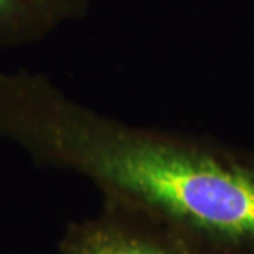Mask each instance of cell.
Here are the masks:
<instances>
[{
  "label": "cell",
  "mask_w": 254,
  "mask_h": 254,
  "mask_svg": "<svg viewBox=\"0 0 254 254\" xmlns=\"http://www.w3.org/2000/svg\"><path fill=\"white\" fill-rule=\"evenodd\" d=\"M0 137L41 167L86 178L196 254H254V158L215 140L130 125L41 73L0 68Z\"/></svg>",
  "instance_id": "cell-1"
},
{
  "label": "cell",
  "mask_w": 254,
  "mask_h": 254,
  "mask_svg": "<svg viewBox=\"0 0 254 254\" xmlns=\"http://www.w3.org/2000/svg\"><path fill=\"white\" fill-rule=\"evenodd\" d=\"M57 254L196 253L144 215L103 200L95 216L66 227Z\"/></svg>",
  "instance_id": "cell-2"
},
{
  "label": "cell",
  "mask_w": 254,
  "mask_h": 254,
  "mask_svg": "<svg viewBox=\"0 0 254 254\" xmlns=\"http://www.w3.org/2000/svg\"><path fill=\"white\" fill-rule=\"evenodd\" d=\"M88 9L89 0H0V51L40 41Z\"/></svg>",
  "instance_id": "cell-3"
}]
</instances>
